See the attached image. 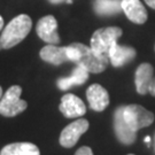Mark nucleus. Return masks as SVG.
<instances>
[{"mask_svg":"<svg viewBox=\"0 0 155 155\" xmlns=\"http://www.w3.org/2000/svg\"><path fill=\"white\" fill-rule=\"evenodd\" d=\"M89 74L90 72L84 67L76 66V68L74 69V71H72V74L69 77L59 78L58 82H56V85L62 91H67V90H69L72 86L82 85V84L85 83L87 81V78H89Z\"/></svg>","mask_w":155,"mask_h":155,"instance_id":"obj_15","label":"nucleus"},{"mask_svg":"<svg viewBox=\"0 0 155 155\" xmlns=\"http://www.w3.org/2000/svg\"><path fill=\"white\" fill-rule=\"evenodd\" d=\"M36 31L39 38L47 44L58 45L60 43V37L58 33V22L53 15L41 17L37 23Z\"/></svg>","mask_w":155,"mask_h":155,"instance_id":"obj_7","label":"nucleus"},{"mask_svg":"<svg viewBox=\"0 0 155 155\" xmlns=\"http://www.w3.org/2000/svg\"><path fill=\"white\" fill-rule=\"evenodd\" d=\"M67 52L70 62L76 63V66L84 67L87 71L92 74L102 72L109 64L108 56L95 54L91 47L82 43H72L68 45Z\"/></svg>","mask_w":155,"mask_h":155,"instance_id":"obj_1","label":"nucleus"},{"mask_svg":"<svg viewBox=\"0 0 155 155\" xmlns=\"http://www.w3.org/2000/svg\"><path fill=\"white\" fill-rule=\"evenodd\" d=\"M122 29L118 27H107L98 29L91 37V48L95 54L109 58L111 47L122 36Z\"/></svg>","mask_w":155,"mask_h":155,"instance_id":"obj_3","label":"nucleus"},{"mask_svg":"<svg viewBox=\"0 0 155 155\" xmlns=\"http://www.w3.org/2000/svg\"><path fill=\"white\" fill-rule=\"evenodd\" d=\"M2 28H4V18L0 15V31L2 30Z\"/></svg>","mask_w":155,"mask_h":155,"instance_id":"obj_22","label":"nucleus"},{"mask_svg":"<svg viewBox=\"0 0 155 155\" xmlns=\"http://www.w3.org/2000/svg\"><path fill=\"white\" fill-rule=\"evenodd\" d=\"M59 109L67 118L82 117L86 113V107L84 102L77 95L72 93H67L62 97Z\"/></svg>","mask_w":155,"mask_h":155,"instance_id":"obj_9","label":"nucleus"},{"mask_svg":"<svg viewBox=\"0 0 155 155\" xmlns=\"http://www.w3.org/2000/svg\"><path fill=\"white\" fill-rule=\"evenodd\" d=\"M39 55H40L43 61L54 64V66H60L62 63L70 62L69 56H68V52H67V46L66 47H59L55 45L48 44L40 50Z\"/></svg>","mask_w":155,"mask_h":155,"instance_id":"obj_13","label":"nucleus"},{"mask_svg":"<svg viewBox=\"0 0 155 155\" xmlns=\"http://www.w3.org/2000/svg\"><path fill=\"white\" fill-rule=\"evenodd\" d=\"M51 4H61V2H68V4H70L72 2V0H48Z\"/></svg>","mask_w":155,"mask_h":155,"instance_id":"obj_20","label":"nucleus"},{"mask_svg":"<svg viewBox=\"0 0 155 155\" xmlns=\"http://www.w3.org/2000/svg\"><path fill=\"white\" fill-rule=\"evenodd\" d=\"M121 2L122 0H95L94 11L98 15L102 16L117 14L122 11Z\"/></svg>","mask_w":155,"mask_h":155,"instance_id":"obj_17","label":"nucleus"},{"mask_svg":"<svg viewBox=\"0 0 155 155\" xmlns=\"http://www.w3.org/2000/svg\"><path fill=\"white\" fill-rule=\"evenodd\" d=\"M123 116L127 125L133 131L150 125L154 122V114L140 105H127L123 108Z\"/></svg>","mask_w":155,"mask_h":155,"instance_id":"obj_5","label":"nucleus"},{"mask_svg":"<svg viewBox=\"0 0 155 155\" xmlns=\"http://www.w3.org/2000/svg\"><path fill=\"white\" fill-rule=\"evenodd\" d=\"M145 141H146V143H150V137H146V138H145Z\"/></svg>","mask_w":155,"mask_h":155,"instance_id":"obj_24","label":"nucleus"},{"mask_svg":"<svg viewBox=\"0 0 155 155\" xmlns=\"http://www.w3.org/2000/svg\"><path fill=\"white\" fill-rule=\"evenodd\" d=\"M136 54L137 52L133 47L122 46L116 43L109 52V62L113 67H122L132 61L136 58Z\"/></svg>","mask_w":155,"mask_h":155,"instance_id":"obj_14","label":"nucleus"},{"mask_svg":"<svg viewBox=\"0 0 155 155\" xmlns=\"http://www.w3.org/2000/svg\"><path fill=\"white\" fill-rule=\"evenodd\" d=\"M122 11L131 22L144 24L147 21V11L140 0H122Z\"/></svg>","mask_w":155,"mask_h":155,"instance_id":"obj_11","label":"nucleus"},{"mask_svg":"<svg viewBox=\"0 0 155 155\" xmlns=\"http://www.w3.org/2000/svg\"><path fill=\"white\" fill-rule=\"evenodd\" d=\"M127 155H133V154H127Z\"/></svg>","mask_w":155,"mask_h":155,"instance_id":"obj_25","label":"nucleus"},{"mask_svg":"<svg viewBox=\"0 0 155 155\" xmlns=\"http://www.w3.org/2000/svg\"><path fill=\"white\" fill-rule=\"evenodd\" d=\"M145 2L150 6V8L155 9V0H145Z\"/></svg>","mask_w":155,"mask_h":155,"instance_id":"obj_21","label":"nucleus"},{"mask_svg":"<svg viewBox=\"0 0 155 155\" xmlns=\"http://www.w3.org/2000/svg\"><path fill=\"white\" fill-rule=\"evenodd\" d=\"M22 89L18 85H13L5 92L0 100V115L14 117L27 109V101L21 99Z\"/></svg>","mask_w":155,"mask_h":155,"instance_id":"obj_4","label":"nucleus"},{"mask_svg":"<svg viewBox=\"0 0 155 155\" xmlns=\"http://www.w3.org/2000/svg\"><path fill=\"white\" fill-rule=\"evenodd\" d=\"M75 155H93V152L87 146H83V147L78 148L77 152L75 153Z\"/></svg>","mask_w":155,"mask_h":155,"instance_id":"obj_18","label":"nucleus"},{"mask_svg":"<svg viewBox=\"0 0 155 155\" xmlns=\"http://www.w3.org/2000/svg\"><path fill=\"white\" fill-rule=\"evenodd\" d=\"M89 127V122L85 118H78L75 122L70 123L62 130L60 134V140H59L60 145L66 148H70L72 146H75L77 144L78 139L81 138V136L87 131Z\"/></svg>","mask_w":155,"mask_h":155,"instance_id":"obj_6","label":"nucleus"},{"mask_svg":"<svg viewBox=\"0 0 155 155\" xmlns=\"http://www.w3.org/2000/svg\"><path fill=\"white\" fill-rule=\"evenodd\" d=\"M154 78V68L150 63H141L136 70L134 83L137 92L141 95L147 94L150 91V86Z\"/></svg>","mask_w":155,"mask_h":155,"instance_id":"obj_12","label":"nucleus"},{"mask_svg":"<svg viewBox=\"0 0 155 155\" xmlns=\"http://www.w3.org/2000/svg\"><path fill=\"white\" fill-rule=\"evenodd\" d=\"M123 108L124 106H121L116 108L114 113V130L117 139L124 145H131L134 143L137 132L133 131L131 127L127 125V123L123 116Z\"/></svg>","mask_w":155,"mask_h":155,"instance_id":"obj_8","label":"nucleus"},{"mask_svg":"<svg viewBox=\"0 0 155 155\" xmlns=\"http://www.w3.org/2000/svg\"><path fill=\"white\" fill-rule=\"evenodd\" d=\"M86 98L91 109L95 111H104L109 105V94L99 84H92L86 91Z\"/></svg>","mask_w":155,"mask_h":155,"instance_id":"obj_10","label":"nucleus"},{"mask_svg":"<svg viewBox=\"0 0 155 155\" xmlns=\"http://www.w3.org/2000/svg\"><path fill=\"white\" fill-rule=\"evenodd\" d=\"M148 93H150V95L155 97V76H154V78H153V81H152V84H150V86Z\"/></svg>","mask_w":155,"mask_h":155,"instance_id":"obj_19","label":"nucleus"},{"mask_svg":"<svg viewBox=\"0 0 155 155\" xmlns=\"http://www.w3.org/2000/svg\"><path fill=\"white\" fill-rule=\"evenodd\" d=\"M2 95H4V94H2V89H1V86H0V100L2 98Z\"/></svg>","mask_w":155,"mask_h":155,"instance_id":"obj_23","label":"nucleus"},{"mask_svg":"<svg viewBox=\"0 0 155 155\" xmlns=\"http://www.w3.org/2000/svg\"><path fill=\"white\" fill-rule=\"evenodd\" d=\"M0 155H40L39 148L31 143H14L6 145Z\"/></svg>","mask_w":155,"mask_h":155,"instance_id":"obj_16","label":"nucleus"},{"mask_svg":"<svg viewBox=\"0 0 155 155\" xmlns=\"http://www.w3.org/2000/svg\"><path fill=\"white\" fill-rule=\"evenodd\" d=\"M32 28V21L29 15L21 14L14 17L6 25L0 36V50H8L17 44L29 35Z\"/></svg>","mask_w":155,"mask_h":155,"instance_id":"obj_2","label":"nucleus"}]
</instances>
